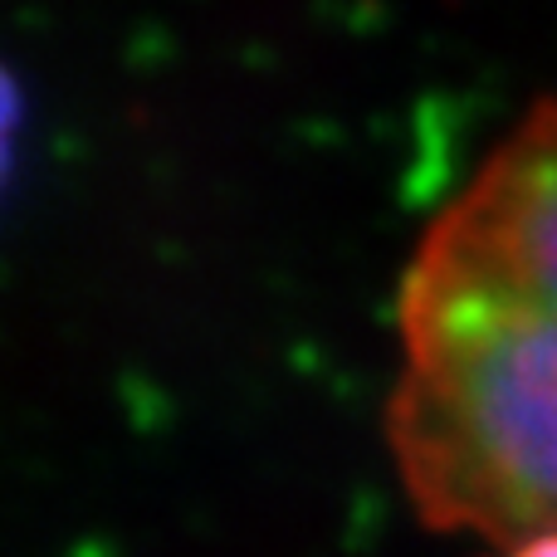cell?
<instances>
[{"mask_svg":"<svg viewBox=\"0 0 557 557\" xmlns=\"http://www.w3.org/2000/svg\"><path fill=\"white\" fill-rule=\"evenodd\" d=\"M386 450L435 533H557V98L431 215L396 284Z\"/></svg>","mask_w":557,"mask_h":557,"instance_id":"6da1fadb","label":"cell"},{"mask_svg":"<svg viewBox=\"0 0 557 557\" xmlns=\"http://www.w3.org/2000/svg\"><path fill=\"white\" fill-rule=\"evenodd\" d=\"M494 557H557V533H533V539L504 543Z\"/></svg>","mask_w":557,"mask_h":557,"instance_id":"7a4b0ae2","label":"cell"}]
</instances>
